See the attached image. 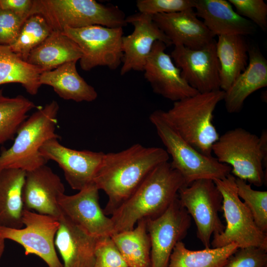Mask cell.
<instances>
[{
    "label": "cell",
    "instance_id": "1f68e13d",
    "mask_svg": "<svg viewBox=\"0 0 267 267\" xmlns=\"http://www.w3.org/2000/svg\"><path fill=\"white\" fill-rule=\"evenodd\" d=\"M235 183L239 198L251 213L256 224L267 233V191L254 190L251 184L237 178Z\"/></svg>",
    "mask_w": 267,
    "mask_h": 267
},
{
    "label": "cell",
    "instance_id": "836d02e7",
    "mask_svg": "<svg viewBox=\"0 0 267 267\" xmlns=\"http://www.w3.org/2000/svg\"><path fill=\"white\" fill-rule=\"evenodd\" d=\"M240 16L264 31L267 29V4L263 0H228Z\"/></svg>",
    "mask_w": 267,
    "mask_h": 267
},
{
    "label": "cell",
    "instance_id": "5bb4252c",
    "mask_svg": "<svg viewBox=\"0 0 267 267\" xmlns=\"http://www.w3.org/2000/svg\"><path fill=\"white\" fill-rule=\"evenodd\" d=\"M99 190L93 182L75 194L61 195L58 205L63 215L87 233L96 237L111 236L114 224L100 207Z\"/></svg>",
    "mask_w": 267,
    "mask_h": 267
},
{
    "label": "cell",
    "instance_id": "4316f807",
    "mask_svg": "<svg viewBox=\"0 0 267 267\" xmlns=\"http://www.w3.org/2000/svg\"><path fill=\"white\" fill-rule=\"evenodd\" d=\"M42 69L22 59L9 45L0 44V85L19 83L30 94L36 95L41 86Z\"/></svg>",
    "mask_w": 267,
    "mask_h": 267
},
{
    "label": "cell",
    "instance_id": "484cf974",
    "mask_svg": "<svg viewBox=\"0 0 267 267\" xmlns=\"http://www.w3.org/2000/svg\"><path fill=\"white\" fill-rule=\"evenodd\" d=\"M216 44L220 67V89L225 91L246 68L250 47L245 37L241 35L219 36Z\"/></svg>",
    "mask_w": 267,
    "mask_h": 267
},
{
    "label": "cell",
    "instance_id": "8d00e7d4",
    "mask_svg": "<svg viewBox=\"0 0 267 267\" xmlns=\"http://www.w3.org/2000/svg\"><path fill=\"white\" fill-rule=\"evenodd\" d=\"M25 21L12 11L0 8V44H12Z\"/></svg>",
    "mask_w": 267,
    "mask_h": 267
},
{
    "label": "cell",
    "instance_id": "ac0fdd59",
    "mask_svg": "<svg viewBox=\"0 0 267 267\" xmlns=\"http://www.w3.org/2000/svg\"><path fill=\"white\" fill-rule=\"evenodd\" d=\"M60 177L46 165L27 172L23 189L24 209L59 219V197L65 193Z\"/></svg>",
    "mask_w": 267,
    "mask_h": 267
},
{
    "label": "cell",
    "instance_id": "ba28073f",
    "mask_svg": "<svg viewBox=\"0 0 267 267\" xmlns=\"http://www.w3.org/2000/svg\"><path fill=\"white\" fill-rule=\"evenodd\" d=\"M235 178L230 173L222 179L213 180L222 196L226 225L222 233L213 236L211 246L220 248L235 243L239 248L255 247L267 251V233L257 226L251 213L239 198Z\"/></svg>",
    "mask_w": 267,
    "mask_h": 267
},
{
    "label": "cell",
    "instance_id": "d6986e66",
    "mask_svg": "<svg viewBox=\"0 0 267 267\" xmlns=\"http://www.w3.org/2000/svg\"><path fill=\"white\" fill-rule=\"evenodd\" d=\"M155 23L174 46L201 48L212 42L215 36L197 16L194 8L152 15Z\"/></svg>",
    "mask_w": 267,
    "mask_h": 267
},
{
    "label": "cell",
    "instance_id": "e0dca14e",
    "mask_svg": "<svg viewBox=\"0 0 267 267\" xmlns=\"http://www.w3.org/2000/svg\"><path fill=\"white\" fill-rule=\"evenodd\" d=\"M126 21L133 26L134 31L122 38L123 56L120 70L121 75L132 70L143 71L155 42L161 41L167 46L172 45L153 20L152 15L138 12L127 17Z\"/></svg>",
    "mask_w": 267,
    "mask_h": 267
},
{
    "label": "cell",
    "instance_id": "277c9868",
    "mask_svg": "<svg viewBox=\"0 0 267 267\" xmlns=\"http://www.w3.org/2000/svg\"><path fill=\"white\" fill-rule=\"evenodd\" d=\"M224 91L220 89L174 102L165 114L178 134L202 154L212 156V147L220 135L213 123V113L223 100Z\"/></svg>",
    "mask_w": 267,
    "mask_h": 267
},
{
    "label": "cell",
    "instance_id": "7c38bea8",
    "mask_svg": "<svg viewBox=\"0 0 267 267\" xmlns=\"http://www.w3.org/2000/svg\"><path fill=\"white\" fill-rule=\"evenodd\" d=\"M191 219L178 197L162 215L146 219L151 244L150 267H168L174 247L187 234Z\"/></svg>",
    "mask_w": 267,
    "mask_h": 267
},
{
    "label": "cell",
    "instance_id": "5b68a950",
    "mask_svg": "<svg viewBox=\"0 0 267 267\" xmlns=\"http://www.w3.org/2000/svg\"><path fill=\"white\" fill-rule=\"evenodd\" d=\"M149 118L172 158L171 166L182 176L186 186L200 179H222L231 173L230 166L212 155L202 154L182 138L164 110H155Z\"/></svg>",
    "mask_w": 267,
    "mask_h": 267
},
{
    "label": "cell",
    "instance_id": "52a82bcc",
    "mask_svg": "<svg viewBox=\"0 0 267 267\" xmlns=\"http://www.w3.org/2000/svg\"><path fill=\"white\" fill-rule=\"evenodd\" d=\"M30 16L38 14L53 31L66 27L76 29L92 25L123 28L128 25L124 12L118 6L94 0H34Z\"/></svg>",
    "mask_w": 267,
    "mask_h": 267
},
{
    "label": "cell",
    "instance_id": "74e56055",
    "mask_svg": "<svg viewBox=\"0 0 267 267\" xmlns=\"http://www.w3.org/2000/svg\"><path fill=\"white\" fill-rule=\"evenodd\" d=\"M32 0H0V8L12 11L26 20L33 6Z\"/></svg>",
    "mask_w": 267,
    "mask_h": 267
},
{
    "label": "cell",
    "instance_id": "e575fe53",
    "mask_svg": "<svg viewBox=\"0 0 267 267\" xmlns=\"http://www.w3.org/2000/svg\"><path fill=\"white\" fill-rule=\"evenodd\" d=\"M194 0H137L139 12L154 15L176 13L194 8Z\"/></svg>",
    "mask_w": 267,
    "mask_h": 267
},
{
    "label": "cell",
    "instance_id": "f35d334b",
    "mask_svg": "<svg viewBox=\"0 0 267 267\" xmlns=\"http://www.w3.org/2000/svg\"><path fill=\"white\" fill-rule=\"evenodd\" d=\"M5 248V240L0 236V260L2 257Z\"/></svg>",
    "mask_w": 267,
    "mask_h": 267
},
{
    "label": "cell",
    "instance_id": "ffe728a7",
    "mask_svg": "<svg viewBox=\"0 0 267 267\" xmlns=\"http://www.w3.org/2000/svg\"><path fill=\"white\" fill-rule=\"evenodd\" d=\"M58 220L54 243L63 267H92L98 237L87 233L62 213Z\"/></svg>",
    "mask_w": 267,
    "mask_h": 267
},
{
    "label": "cell",
    "instance_id": "9c48e42d",
    "mask_svg": "<svg viewBox=\"0 0 267 267\" xmlns=\"http://www.w3.org/2000/svg\"><path fill=\"white\" fill-rule=\"evenodd\" d=\"M178 198L195 222L196 235L205 248L211 247V238L225 227L219 217L222 211V196L211 179H200L182 187Z\"/></svg>",
    "mask_w": 267,
    "mask_h": 267
},
{
    "label": "cell",
    "instance_id": "d6a6232c",
    "mask_svg": "<svg viewBox=\"0 0 267 267\" xmlns=\"http://www.w3.org/2000/svg\"><path fill=\"white\" fill-rule=\"evenodd\" d=\"M92 267H129L111 236L98 237Z\"/></svg>",
    "mask_w": 267,
    "mask_h": 267
},
{
    "label": "cell",
    "instance_id": "7402d4cb",
    "mask_svg": "<svg viewBox=\"0 0 267 267\" xmlns=\"http://www.w3.org/2000/svg\"><path fill=\"white\" fill-rule=\"evenodd\" d=\"M245 70L224 91L223 100L229 113L239 112L246 99L256 90L267 86V60L256 47L249 48Z\"/></svg>",
    "mask_w": 267,
    "mask_h": 267
},
{
    "label": "cell",
    "instance_id": "8992f818",
    "mask_svg": "<svg viewBox=\"0 0 267 267\" xmlns=\"http://www.w3.org/2000/svg\"><path fill=\"white\" fill-rule=\"evenodd\" d=\"M218 161L231 167L235 178L260 187L265 182L264 167L267 160V133L260 136L242 128L228 130L212 147Z\"/></svg>",
    "mask_w": 267,
    "mask_h": 267
},
{
    "label": "cell",
    "instance_id": "30bf717a",
    "mask_svg": "<svg viewBox=\"0 0 267 267\" xmlns=\"http://www.w3.org/2000/svg\"><path fill=\"white\" fill-rule=\"evenodd\" d=\"M62 33L80 47L82 53L80 65L84 71H89L97 66L115 70L122 62L123 28L99 25L76 29L66 27Z\"/></svg>",
    "mask_w": 267,
    "mask_h": 267
},
{
    "label": "cell",
    "instance_id": "4fadbf2b",
    "mask_svg": "<svg viewBox=\"0 0 267 267\" xmlns=\"http://www.w3.org/2000/svg\"><path fill=\"white\" fill-rule=\"evenodd\" d=\"M216 41L199 49L175 46L171 53L183 79L199 93L221 89L220 67L216 52Z\"/></svg>",
    "mask_w": 267,
    "mask_h": 267
},
{
    "label": "cell",
    "instance_id": "d590c367",
    "mask_svg": "<svg viewBox=\"0 0 267 267\" xmlns=\"http://www.w3.org/2000/svg\"><path fill=\"white\" fill-rule=\"evenodd\" d=\"M224 267H267V251L255 247L238 248Z\"/></svg>",
    "mask_w": 267,
    "mask_h": 267
},
{
    "label": "cell",
    "instance_id": "6da1fadb",
    "mask_svg": "<svg viewBox=\"0 0 267 267\" xmlns=\"http://www.w3.org/2000/svg\"><path fill=\"white\" fill-rule=\"evenodd\" d=\"M169 158L162 148L139 143L119 152L104 153L93 183L108 197L105 214L111 216L155 167Z\"/></svg>",
    "mask_w": 267,
    "mask_h": 267
},
{
    "label": "cell",
    "instance_id": "9a60e30c",
    "mask_svg": "<svg viewBox=\"0 0 267 267\" xmlns=\"http://www.w3.org/2000/svg\"><path fill=\"white\" fill-rule=\"evenodd\" d=\"M40 152L47 161L52 160L58 164L69 185L78 191L93 182L104 154L101 151L78 150L67 147L57 138L46 141Z\"/></svg>",
    "mask_w": 267,
    "mask_h": 267
},
{
    "label": "cell",
    "instance_id": "2e32d148",
    "mask_svg": "<svg viewBox=\"0 0 267 267\" xmlns=\"http://www.w3.org/2000/svg\"><path fill=\"white\" fill-rule=\"evenodd\" d=\"M166 47L163 42H155L144 68V78L153 92L174 102L199 93L183 79Z\"/></svg>",
    "mask_w": 267,
    "mask_h": 267
},
{
    "label": "cell",
    "instance_id": "4dcf8cb0",
    "mask_svg": "<svg viewBox=\"0 0 267 267\" xmlns=\"http://www.w3.org/2000/svg\"><path fill=\"white\" fill-rule=\"evenodd\" d=\"M52 29L40 14L30 16L24 22L15 42L9 45L12 51L27 61L30 52L41 44Z\"/></svg>",
    "mask_w": 267,
    "mask_h": 267
},
{
    "label": "cell",
    "instance_id": "f1b7e54d",
    "mask_svg": "<svg viewBox=\"0 0 267 267\" xmlns=\"http://www.w3.org/2000/svg\"><path fill=\"white\" fill-rule=\"evenodd\" d=\"M238 248L231 243L220 248L191 250L180 241L173 249L168 267H224Z\"/></svg>",
    "mask_w": 267,
    "mask_h": 267
},
{
    "label": "cell",
    "instance_id": "7a4b0ae2",
    "mask_svg": "<svg viewBox=\"0 0 267 267\" xmlns=\"http://www.w3.org/2000/svg\"><path fill=\"white\" fill-rule=\"evenodd\" d=\"M184 186L183 178L170 162L157 166L111 215L115 233L134 228L140 220L162 215Z\"/></svg>",
    "mask_w": 267,
    "mask_h": 267
},
{
    "label": "cell",
    "instance_id": "3957f363",
    "mask_svg": "<svg viewBox=\"0 0 267 267\" xmlns=\"http://www.w3.org/2000/svg\"><path fill=\"white\" fill-rule=\"evenodd\" d=\"M59 106L52 100L28 117L18 129L13 144L0 154V170L17 169L26 172L46 165L40 150L48 140L60 138L56 134Z\"/></svg>",
    "mask_w": 267,
    "mask_h": 267
},
{
    "label": "cell",
    "instance_id": "f546056e",
    "mask_svg": "<svg viewBox=\"0 0 267 267\" xmlns=\"http://www.w3.org/2000/svg\"><path fill=\"white\" fill-rule=\"evenodd\" d=\"M35 107V103L25 96H6L0 89V145L13 139L28 118V113Z\"/></svg>",
    "mask_w": 267,
    "mask_h": 267
},
{
    "label": "cell",
    "instance_id": "83f0119b",
    "mask_svg": "<svg viewBox=\"0 0 267 267\" xmlns=\"http://www.w3.org/2000/svg\"><path fill=\"white\" fill-rule=\"evenodd\" d=\"M129 267H150L151 244L146 220H139L134 228L111 236Z\"/></svg>",
    "mask_w": 267,
    "mask_h": 267
},
{
    "label": "cell",
    "instance_id": "8fae6325",
    "mask_svg": "<svg viewBox=\"0 0 267 267\" xmlns=\"http://www.w3.org/2000/svg\"><path fill=\"white\" fill-rule=\"evenodd\" d=\"M24 228L15 229L0 226V236L22 246L25 254L35 255L47 267H63L55 246V237L59 226L58 219L24 209Z\"/></svg>",
    "mask_w": 267,
    "mask_h": 267
},
{
    "label": "cell",
    "instance_id": "603a6c76",
    "mask_svg": "<svg viewBox=\"0 0 267 267\" xmlns=\"http://www.w3.org/2000/svg\"><path fill=\"white\" fill-rule=\"evenodd\" d=\"M77 61H71L48 71L43 72L40 83L51 87L58 96L65 100L77 102H91L97 97L95 89L79 75Z\"/></svg>",
    "mask_w": 267,
    "mask_h": 267
},
{
    "label": "cell",
    "instance_id": "cb8c5ba5",
    "mask_svg": "<svg viewBox=\"0 0 267 267\" xmlns=\"http://www.w3.org/2000/svg\"><path fill=\"white\" fill-rule=\"evenodd\" d=\"M26 172L17 169L0 170V226L22 228L23 189Z\"/></svg>",
    "mask_w": 267,
    "mask_h": 267
},
{
    "label": "cell",
    "instance_id": "44dd1931",
    "mask_svg": "<svg viewBox=\"0 0 267 267\" xmlns=\"http://www.w3.org/2000/svg\"><path fill=\"white\" fill-rule=\"evenodd\" d=\"M197 16L215 37L223 35H252L256 26L239 15L225 0H194Z\"/></svg>",
    "mask_w": 267,
    "mask_h": 267
},
{
    "label": "cell",
    "instance_id": "d4e9b609",
    "mask_svg": "<svg viewBox=\"0 0 267 267\" xmlns=\"http://www.w3.org/2000/svg\"><path fill=\"white\" fill-rule=\"evenodd\" d=\"M82 56L77 44L59 31H52L29 53L27 61L43 72L52 70L64 63L77 61Z\"/></svg>",
    "mask_w": 267,
    "mask_h": 267
}]
</instances>
